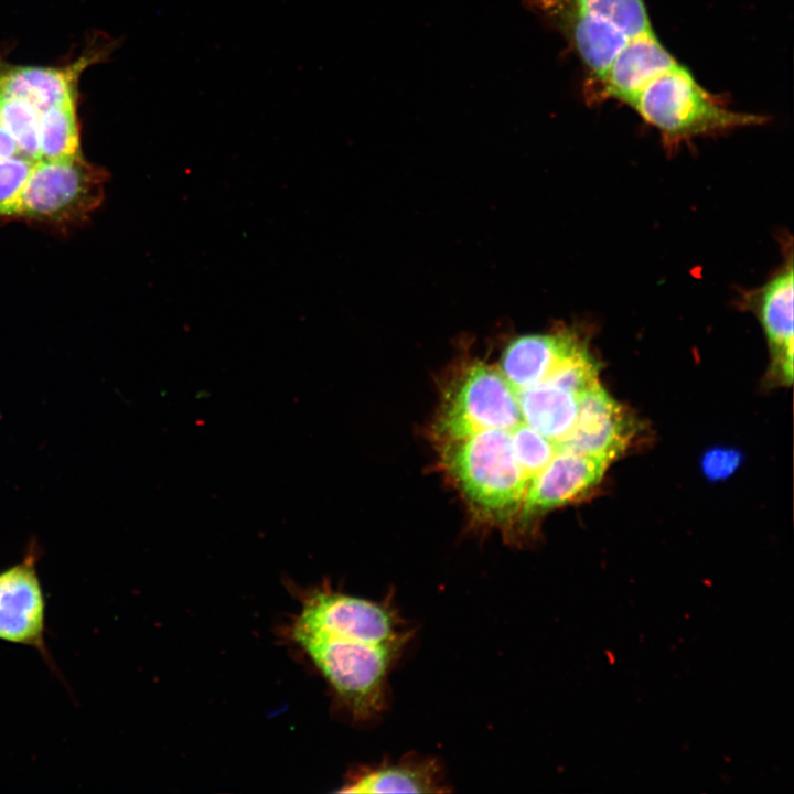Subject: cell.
Returning <instances> with one entry per match:
<instances>
[{
	"label": "cell",
	"mask_w": 794,
	"mask_h": 794,
	"mask_svg": "<svg viewBox=\"0 0 794 794\" xmlns=\"http://www.w3.org/2000/svg\"><path fill=\"white\" fill-rule=\"evenodd\" d=\"M291 635L352 718L364 722L386 709L389 675L415 627L401 615L393 592L374 601L324 586L303 599Z\"/></svg>",
	"instance_id": "1"
},
{
	"label": "cell",
	"mask_w": 794,
	"mask_h": 794,
	"mask_svg": "<svg viewBox=\"0 0 794 794\" xmlns=\"http://www.w3.org/2000/svg\"><path fill=\"white\" fill-rule=\"evenodd\" d=\"M554 24L598 81L632 36L651 30L644 0H527Z\"/></svg>",
	"instance_id": "2"
},
{
	"label": "cell",
	"mask_w": 794,
	"mask_h": 794,
	"mask_svg": "<svg viewBox=\"0 0 794 794\" xmlns=\"http://www.w3.org/2000/svg\"><path fill=\"white\" fill-rule=\"evenodd\" d=\"M629 106L661 132L668 147L765 121L717 104L680 64L646 85Z\"/></svg>",
	"instance_id": "3"
},
{
	"label": "cell",
	"mask_w": 794,
	"mask_h": 794,
	"mask_svg": "<svg viewBox=\"0 0 794 794\" xmlns=\"http://www.w3.org/2000/svg\"><path fill=\"white\" fill-rule=\"evenodd\" d=\"M103 174L79 154L34 162L15 214L62 219L89 212L103 196Z\"/></svg>",
	"instance_id": "4"
},
{
	"label": "cell",
	"mask_w": 794,
	"mask_h": 794,
	"mask_svg": "<svg viewBox=\"0 0 794 794\" xmlns=\"http://www.w3.org/2000/svg\"><path fill=\"white\" fill-rule=\"evenodd\" d=\"M31 546L23 559L0 571V640L34 648L61 677L46 646V601Z\"/></svg>",
	"instance_id": "5"
},
{
	"label": "cell",
	"mask_w": 794,
	"mask_h": 794,
	"mask_svg": "<svg viewBox=\"0 0 794 794\" xmlns=\"http://www.w3.org/2000/svg\"><path fill=\"white\" fill-rule=\"evenodd\" d=\"M633 432L624 408L598 384L579 398L566 449L611 461L626 449Z\"/></svg>",
	"instance_id": "6"
},
{
	"label": "cell",
	"mask_w": 794,
	"mask_h": 794,
	"mask_svg": "<svg viewBox=\"0 0 794 794\" xmlns=\"http://www.w3.org/2000/svg\"><path fill=\"white\" fill-rule=\"evenodd\" d=\"M609 463L603 458L568 449L560 451L532 484L525 500L522 524L589 492L601 481Z\"/></svg>",
	"instance_id": "7"
},
{
	"label": "cell",
	"mask_w": 794,
	"mask_h": 794,
	"mask_svg": "<svg viewBox=\"0 0 794 794\" xmlns=\"http://www.w3.org/2000/svg\"><path fill=\"white\" fill-rule=\"evenodd\" d=\"M793 276L790 254L777 272L745 299L764 330L777 373L788 383L793 378Z\"/></svg>",
	"instance_id": "8"
},
{
	"label": "cell",
	"mask_w": 794,
	"mask_h": 794,
	"mask_svg": "<svg viewBox=\"0 0 794 794\" xmlns=\"http://www.w3.org/2000/svg\"><path fill=\"white\" fill-rule=\"evenodd\" d=\"M678 65L651 29L630 37L598 82L604 96L629 105L646 85Z\"/></svg>",
	"instance_id": "9"
},
{
	"label": "cell",
	"mask_w": 794,
	"mask_h": 794,
	"mask_svg": "<svg viewBox=\"0 0 794 794\" xmlns=\"http://www.w3.org/2000/svg\"><path fill=\"white\" fill-rule=\"evenodd\" d=\"M340 793H443L449 792L441 763L430 757L411 755L356 770Z\"/></svg>",
	"instance_id": "10"
},
{
	"label": "cell",
	"mask_w": 794,
	"mask_h": 794,
	"mask_svg": "<svg viewBox=\"0 0 794 794\" xmlns=\"http://www.w3.org/2000/svg\"><path fill=\"white\" fill-rule=\"evenodd\" d=\"M76 69L11 67L0 71V93L21 99L39 112L74 98Z\"/></svg>",
	"instance_id": "11"
},
{
	"label": "cell",
	"mask_w": 794,
	"mask_h": 794,
	"mask_svg": "<svg viewBox=\"0 0 794 794\" xmlns=\"http://www.w3.org/2000/svg\"><path fill=\"white\" fill-rule=\"evenodd\" d=\"M40 160H61L78 154V126L74 98L40 112Z\"/></svg>",
	"instance_id": "12"
},
{
	"label": "cell",
	"mask_w": 794,
	"mask_h": 794,
	"mask_svg": "<svg viewBox=\"0 0 794 794\" xmlns=\"http://www.w3.org/2000/svg\"><path fill=\"white\" fill-rule=\"evenodd\" d=\"M40 112L28 103L0 93V125L17 141L21 154L30 161L41 159Z\"/></svg>",
	"instance_id": "13"
},
{
	"label": "cell",
	"mask_w": 794,
	"mask_h": 794,
	"mask_svg": "<svg viewBox=\"0 0 794 794\" xmlns=\"http://www.w3.org/2000/svg\"><path fill=\"white\" fill-rule=\"evenodd\" d=\"M33 164L24 157L0 160V215L15 214Z\"/></svg>",
	"instance_id": "14"
},
{
	"label": "cell",
	"mask_w": 794,
	"mask_h": 794,
	"mask_svg": "<svg viewBox=\"0 0 794 794\" xmlns=\"http://www.w3.org/2000/svg\"><path fill=\"white\" fill-rule=\"evenodd\" d=\"M741 462V453L732 449H712L702 460L701 468L705 475L711 480H719L731 475Z\"/></svg>",
	"instance_id": "15"
},
{
	"label": "cell",
	"mask_w": 794,
	"mask_h": 794,
	"mask_svg": "<svg viewBox=\"0 0 794 794\" xmlns=\"http://www.w3.org/2000/svg\"><path fill=\"white\" fill-rule=\"evenodd\" d=\"M23 157L13 137L0 125V160Z\"/></svg>",
	"instance_id": "16"
}]
</instances>
